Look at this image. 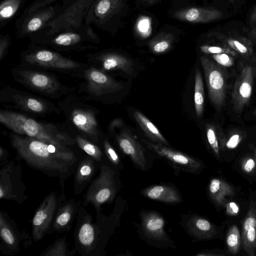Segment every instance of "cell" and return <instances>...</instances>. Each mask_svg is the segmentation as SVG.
I'll use <instances>...</instances> for the list:
<instances>
[{
	"mask_svg": "<svg viewBox=\"0 0 256 256\" xmlns=\"http://www.w3.org/2000/svg\"><path fill=\"white\" fill-rule=\"evenodd\" d=\"M9 138L18 158L31 168L58 178L62 191L64 192L66 180L74 174L84 156L70 146H57L14 132L10 134Z\"/></svg>",
	"mask_w": 256,
	"mask_h": 256,
	"instance_id": "cell-1",
	"label": "cell"
},
{
	"mask_svg": "<svg viewBox=\"0 0 256 256\" xmlns=\"http://www.w3.org/2000/svg\"><path fill=\"white\" fill-rule=\"evenodd\" d=\"M127 202L122 196H117L112 211L108 215L96 212V221L82 205L79 209L74 238L76 252L82 256H105L106 247L110 238L120 225Z\"/></svg>",
	"mask_w": 256,
	"mask_h": 256,
	"instance_id": "cell-2",
	"label": "cell"
},
{
	"mask_svg": "<svg viewBox=\"0 0 256 256\" xmlns=\"http://www.w3.org/2000/svg\"><path fill=\"white\" fill-rule=\"evenodd\" d=\"M0 122L12 132L19 135L57 146H72L76 144L74 136L60 126L40 122L22 112L1 110Z\"/></svg>",
	"mask_w": 256,
	"mask_h": 256,
	"instance_id": "cell-3",
	"label": "cell"
},
{
	"mask_svg": "<svg viewBox=\"0 0 256 256\" xmlns=\"http://www.w3.org/2000/svg\"><path fill=\"white\" fill-rule=\"evenodd\" d=\"M84 100L74 92L64 97L56 105L63 112L69 128L99 144L102 137L96 118L97 109Z\"/></svg>",
	"mask_w": 256,
	"mask_h": 256,
	"instance_id": "cell-4",
	"label": "cell"
},
{
	"mask_svg": "<svg viewBox=\"0 0 256 256\" xmlns=\"http://www.w3.org/2000/svg\"><path fill=\"white\" fill-rule=\"evenodd\" d=\"M30 43L57 52H80L96 48L90 44L100 40L90 25L84 24L76 29L48 33L40 30L29 38Z\"/></svg>",
	"mask_w": 256,
	"mask_h": 256,
	"instance_id": "cell-5",
	"label": "cell"
},
{
	"mask_svg": "<svg viewBox=\"0 0 256 256\" xmlns=\"http://www.w3.org/2000/svg\"><path fill=\"white\" fill-rule=\"evenodd\" d=\"M20 66L42 70H52L78 78L87 68L88 64L74 60L57 51L30 43L20 55Z\"/></svg>",
	"mask_w": 256,
	"mask_h": 256,
	"instance_id": "cell-6",
	"label": "cell"
},
{
	"mask_svg": "<svg viewBox=\"0 0 256 256\" xmlns=\"http://www.w3.org/2000/svg\"><path fill=\"white\" fill-rule=\"evenodd\" d=\"M120 171L106 159L84 195L82 205L90 204L96 210H101L103 205L115 200L122 187Z\"/></svg>",
	"mask_w": 256,
	"mask_h": 256,
	"instance_id": "cell-7",
	"label": "cell"
},
{
	"mask_svg": "<svg viewBox=\"0 0 256 256\" xmlns=\"http://www.w3.org/2000/svg\"><path fill=\"white\" fill-rule=\"evenodd\" d=\"M14 79L23 86L50 98H60L75 92L76 88L68 86L51 74L22 66L13 68Z\"/></svg>",
	"mask_w": 256,
	"mask_h": 256,
	"instance_id": "cell-8",
	"label": "cell"
},
{
	"mask_svg": "<svg viewBox=\"0 0 256 256\" xmlns=\"http://www.w3.org/2000/svg\"><path fill=\"white\" fill-rule=\"evenodd\" d=\"M0 103L4 108L35 116H45L62 112L57 105L32 94L4 86L0 91Z\"/></svg>",
	"mask_w": 256,
	"mask_h": 256,
	"instance_id": "cell-9",
	"label": "cell"
},
{
	"mask_svg": "<svg viewBox=\"0 0 256 256\" xmlns=\"http://www.w3.org/2000/svg\"><path fill=\"white\" fill-rule=\"evenodd\" d=\"M139 222H133L138 237L146 244L158 249H176V243L164 230L166 221L162 215L154 210L142 209Z\"/></svg>",
	"mask_w": 256,
	"mask_h": 256,
	"instance_id": "cell-10",
	"label": "cell"
},
{
	"mask_svg": "<svg viewBox=\"0 0 256 256\" xmlns=\"http://www.w3.org/2000/svg\"><path fill=\"white\" fill-rule=\"evenodd\" d=\"M80 78L84 81L78 86V93L84 94L83 98L87 100L102 102L106 96L116 93L124 88L122 84L90 64L78 77Z\"/></svg>",
	"mask_w": 256,
	"mask_h": 256,
	"instance_id": "cell-11",
	"label": "cell"
},
{
	"mask_svg": "<svg viewBox=\"0 0 256 256\" xmlns=\"http://www.w3.org/2000/svg\"><path fill=\"white\" fill-rule=\"evenodd\" d=\"M66 199L65 193L62 191L58 194L52 190L45 196L32 220L34 241L40 240L46 234H52V226L57 210Z\"/></svg>",
	"mask_w": 256,
	"mask_h": 256,
	"instance_id": "cell-12",
	"label": "cell"
},
{
	"mask_svg": "<svg viewBox=\"0 0 256 256\" xmlns=\"http://www.w3.org/2000/svg\"><path fill=\"white\" fill-rule=\"evenodd\" d=\"M22 168L20 162L9 160L0 166V198L21 204L28 198L26 187L22 180Z\"/></svg>",
	"mask_w": 256,
	"mask_h": 256,
	"instance_id": "cell-13",
	"label": "cell"
},
{
	"mask_svg": "<svg viewBox=\"0 0 256 256\" xmlns=\"http://www.w3.org/2000/svg\"><path fill=\"white\" fill-rule=\"evenodd\" d=\"M142 142L154 155L158 158L164 160L178 174L182 171L198 174L204 168V164L200 160L186 154L164 144L145 140H142Z\"/></svg>",
	"mask_w": 256,
	"mask_h": 256,
	"instance_id": "cell-14",
	"label": "cell"
},
{
	"mask_svg": "<svg viewBox=\"0 0 256 256\" xmlns=\"http://www.w3.org/2000/svg\"><path fill=\"white\" fill-rule=\"evenodd\" d=\"M64 8L56 4L36 10L25 15H20L15 22V34L18 38H29L44 28L60 14Z\"/></svg>",
	"mask_w": 256,
	"mask_h": 256,
	"instance_id": "cell-15",
	"label": "cell"
},
{
	"mask_svg": "<svg viewBox=\"0 0 256 256\" xmlns=\"http://www.w3.org/2000/svg\"><path fill=\"white\" fill-rule=\"evenodd\" d=\"M0 252L5 256H14L22 246L26 248L32 244L31 237L25 230L20 232L16 222L8 214L0 212Z\"/></svg>",
	"mask_w": 256,
	"mask_h": 256,
	"instance_id": "cell-16",
	"label": "cell"
},
{
	"mask_svg": "<svg viewBox=\"0 0 256 256\" xmlns=\"http://www.w3.org/2000/svg\"><path fill=\"white\" fill-rule=\"evenodd\" d=\"M94 0H76L42 30L52 33L76 29L82 26Z\"/></svg>",
	"mask_w": 256,
	"mask_h": 256,
	"instance_id": "cell-17",
	"label": "cell"
},
{
	"mask_svg": "<svg viewBox=\"0 0 256 256\" xmlns=\"http://www.w3.org/2000/svg\"><path fill=\"white\" fill-rule=\"evenodd\" d=\"M208 96L211 102L218 110H220L226 99V74L222 66L208 58H200Z\"/></svg>",
	"mask_w": 256,
	"mask_h": 256,
	"instance_id": "cell-18",
	"label": "cell"
},
{
	"mask_svg": "<svg viewBox=\"0 0 256 256\" xmlns=\"http://www.w3.org/2000/svg\"><path fill=\"white\" fill-rule=\"evenodd\" d=\"M115 139L120 150L128 156L136 169L146 172L152 167L154 158L148 154L130 132L124 130L116 136Z\"/></svg>",
	"mask_w": 256,
	"mask_h": 256,
	"instance_id": "cell-19",
	"label": "cell"
},
{
	"mask_svg": "<svg viewBox=\"0 0 256 256\" xmlns=\"http://www.w3.org/2000/svg\"><path fill=\"white\" fill-rule=\"evenodd\" d=\"M123 5L124 0H94L84 22L99 29H107L112 20L120 13Z\"/></svg>",
	"mask_w": 256,
	"mask_h": 256,
	"instance_id": "cell-20",
	"label": "cell"
},
{
	"mask_svg": "<svg viewBox=\"0 0 256 256\" xmlns=\"http://www.w3.org/2000/svg\"><path fill=\"white\" fill-rule=\"evenodd\" d=\"M86 56L90 65L103 72L120 70L128 74L134 72L132 60L116 52L109 50L91 52Z\"/></svg>",
	"mask_w": 256,
	"mask_h": 256,
	"instance_id": "cell-21",
	"label": "cell"
},
{
	"mask_svg": "<svg viewBox=\"0 0 256 256\" xmlns=\"http://www.w3.org/2000/svg\"><path fill=\"white\" fill-rule=\"evenodd\" d=\"M180 224L192 242L210 240L215 238L218 234L213 224L192 212L182 214Z\"/></svg>",
	"mask_w": 256,
	"mask_h": 256,
	"instance_id": "cell-22",
	"label": "cell"
},
{
	"mask_svg": "<svg viewBox=\"0 0 256 256\" xmlns=\"http://www.w3.org/2000/svg\"><path fill=\"white\" fill-rule=\"evenodd\" d=\"M253 76L251 66L244 67L236 80L232 92L234 110L240 113L250 98L252 90Z\"/></svg>",
	"mask_w": 256,
	"mask_h": 256,
	"instance_id": "cell-23",
	"label": "cell"
},
{
	"mask_svg": "<svg viewBox=\"0 0 256 256\" xmlns=\"http://www.w3.org/2000/svg\"><path fill=\"white\" fill-rule=\"evenodd\" d=\"M82 202L81 200L70 198L66 199L60 204L53 221L52 234L54 232L62 233L70 230Z\"/></svg>",
	"mask_w": 256,
	"mask_h": 256,
	"instance_id": "cell-24",
	"label": "cell"
},
{
	"mask_svg": "<svg viewBox=\"0 0 256 256\" xmlns=\"http://www.w3.org/2000/svg\"><path fill=\"white\" fill-rule=\"evenodd\" d=\"M100 164L89 156L79 162L74 173V190L76 195L82 193L98 174Z\"/></svg>",
	"mask_w": 256,
	"mask_h": 256,
	"instance_id": "cell-25",
	"label": "cell"
},
{
	"mask_svg": "<svg viewBox=\"0 0 256 256\" xmlns=\"http://www.w3.org/2000/svg\"><path fill=\"white\" fill-rule=\"evenodd\" d=\"M140 194L150 200L168 204H178L182 202L180 190L171 184L162 183L151 185L142 190Z\"/></svg>",
	"mask_w": 256,
	"mask_h": 256,
	"instance_id": "cell-26",
	"label": "cell"
},
{
	"mask_svg": "<svg viewBox=\"0 0 256 256\" xmlns=\"http://www.w3.org/2000/svg\"><path fill=\"white\" fill-rule=\"evenodd\" d=\"M174 16L191 22H208L222 18L224 14L222 11L216 8H191L176 12Z\"/></svg>",
	"mask_w": 256,
	"mask_h": 256,
	"instance_id": "cell-27",
	"label": "cell"
},
{
	"mask_svg": "<svg viewBox=\"0 0 256 256\" xmlns=\"http://www.w3.org/2000/svg\"><path fill=\"white\" fill-rule=\"evenodd\" d=\"M242 247L248 254L255 255L256 250V204H251L242 230Z\"/></svg>",
	"mask_w": 256,
	"mask_h": 256,
	"instance_id": "cell-28",
	"label": "cell"
},
{
	"mask_svg": "<svg viewBox=\"0 0 256 256\" xmlns=\"http://www.w3.org/2000/svg\"><path fill=\"white\" fill-rule=\"evenodd\" d=\"M209 36L215 38L244 57L248 58L252 54V43L246 37L232 34H226L220 32H211Z\"/></svg>",
	"mask_w": 256,
	"mask_h": 256,
	"instance_id": "cell-29",
	"label": "cell"
},
{
	"mask_svg": "<svg viewBox=\"0 0 256 256\" xmlns=\"http://www.w3.org/2000/svg\"><path fill=\"white\" fill-rule=\"evenodd\" d=\"M208 193L212 201L218 206H225L227 197L234 194V188L225 181L218 178H213L208 186Z\"/></svg>",
	"mask_w": 256,
	"mask_h": 256,
	"instance_id": "cell-30",
	"label": "cell"
},
{
	"mask_svg": "<svg viewBox=\"0 0 256 256\" xmlns=\"http://www.w3.org/2000/svg\"><path fill=\"white\" fill-rule=\"evenodd\" d=\"M133 116L150 142L167 146H169L168 140L158 129L143 114L139 111H135L133 114Z\"/></svg>",
	"mask_w": 256,
	"mask_h": 256,
	"instance_id": "cell-31",
	"label": "cell"
},
{
	"mask_svg": "<svg viewBox=\"0 0 256 256\" xmlns=\"http://www.w3.org/2000/svg\"><path fill=\"white\" fill-rule=\"evenodd\" d=\"M0 28L12 21L28 0H0Z\"/></svg>",
	"mask_w": 256,
	"mask_h": 256,
	"instance_id": "cell-32",
	"label": "cell"
},
{
	"mask_svg": "<svg viewBox=\"0 0 256 256\" xmlns=\"http://www.w3.org/2000/svg\"><path fill=\"white\" fill-rule=\"evenodd\" d=\"M76 144L78 148L88 156L92 158L97 162L101 164L106 160L102 149L99 144L79 135L74 136Z\"/></svg>",
	"mask_w": 256,
	"mask_h": 256,
	"instance_id": "cell-33",
	"label": "cell"
},
{
	"mask_svg": "<svg viewBox=\"0 0 256 256\" xmlns=\"http://www.w3.org/2000/svg\"><path fill=\"white\" fill-rule=\"evenodd\" d=\"M68 244L66 240V236L56 239L49 246L40 256H74L76 252L74 248L72 250L68 249Z\"/></svg>",
	"mask_w": 256,
	"mask_h": 256,
	"instance_id": "cell-34",
	"label": "cell"
},
{
	"mask_svg": "<svg viewBox=\"0 0 256 256\" xmlns=\"http://www.w3.org/2000/svg\"><path fill=\"white\" fill-rule=\"evenodd\" d=\"M204 101V88L201 72L198 68L196 70L194 102L196 116L200 118L203 113Z\"/></svg>",
	"mask_w": 256,
	"mask_h": 256,
	"instance_id": "cell-35",
	"label": "cell"
},
{
	"mask_svg": "<svg viewBox=\"0 0 256 256\" xmlns=\"http://www.w3.org/2000/svg\"><path fill=\"white\" fill-rule=\"evenodd\" d=\"M99 145L102 149L106 159L114 167L121 170L124 164L114 148L106 138H101Z\"/></svg>",
	"mask_w": 256,
	"mask_h": 256,
	"instance_id": "cell-36",
	"label": "cell"
},
{
	"mask_svg": "<svg viewBox=\"0 0 256 256\" xmlns=\"http://www.w3.org/2000/svg\"><path fill=\"white\" fill-rule=\"evenodd\" d=\"M226 242L228 252L232 254H237L240 250L242 239L236 226L233 225L228 230Z\"/></svg>",
	"mask_w": 256,
	"mask_h": 256,
	"instance_id": "cell-37",
	"label": "cell"
},
{
	"mask_svg": "<svg viewBox=\"0 0 256 256\" xmlns=\"http://www.w3.org/2000/svg\"><path fill=\"white\" fill-rule=\"evenodd\" d=\"M76 0H35L23 11L21 15H25L36 10L52 4L57 1H60L62 7L65 9L73 4Z\"/></svg>",
	"mask_w": 256,
	"mask_h": 256,
	"instance_id": "cell-38",
	"label": "cell"
},
{
	"mask_svg": "<svg viewBox=\"0 0 256 256\" xmlns=\"http://www.w3.org/2000/svg\"><path fill=\"white\" fill-rule=\"evenodd\" d=\"M172 42V36L170 34H166L152 40L150 44V46L154 52L161 54L166 52L170 48Z\"/></svg>",
	"mask_w": 256,
	"mask_h": 256,
	"instance_id": "cell-39",
	"label": "cell"
},
{
	"mask_svg": "<svg viewBox=\"0 0 256 256\" xmlns=\"http://www.w3.org/2000/svg\"><path fill=\"white\" fill-rule=\"evenodd\" d=\"M202 52L206 54H226L232 56H237V52L222 43L220 46L204 45L200 46Z\"/></svg>",
	"mask_w": 256,
	"mask_h": 256,
	"instance_id": "cell-40",
	"label": "cell"
},
{
	"mask_svg": "<svg viewBox=\"0 0 256 256\" xmlns=\"http://www.w3.org/2000/svg\"><path fill=\"white\" fill-rule=\"evenodd\" d=\"M136 30L142 37H148L150 34L152 30L150 18L147 16H141L136 22Z\"/></svg>",
	"mask_w": 256,
	"mask_h": 256,
	"instance_id": "cell-41",
	"label": "cell"
},
{
	"mask_svg": "<svg viewBox=\"0 0 256 256\" xmlns=\"http://www.w3.org/2000/svg\"><path fill=\"white\" fill-rule=\"evenodd\" d=\"M206 135L208 142L217 156H220L219 146L214 126L208 124L206 126Z\"/></svg>",
	"mask_w": 256,
	"mask_h": 256,
	"instance_id": "cell-42",
	"label": "cell"
},
{
	"mask_svg": "<svg viewBox=\"0 0 256 256\" xmlns=\"http://www.w3.org/2000/svg\"><path fill=\"white\" fill-rule=\"evenodd\" d=\"M10 44L11 39L9 34H0V60L7 54Z\"/></svg>",
	"mask_w": 256,
	"mask_h": 256,
	"instance_id": "cell-43",
	"label": "cell"
},
{
	"mask_svg": "<svg viewBox=\"0 0 256 256\" xmlns=\"http://www.w3.org/2000/svg\"><path fill=\"white\" fill-rule=\"evenodd\" d=\"M212 57L217 64L224 66L230 67L234 64L232 56L226 54H214Z\"/></svg>",
	"mask_w": 256,
	"mask_h": 256,
	"instance_id": "cell-44",
	"label": "cell"
},
{
	"mask_svg": "<svg viewBox=\"0 0 256 256\" xmlns=\"http://www.w3.org/2000/svg\"><path fill=\"white\" fill-rule=\"evenodd\" d=\"M242 137L238 134H233L226 143V146L228 148H234L241 141Z\"/></svg>",
	"mask_w": 256,
	"mask_h": 256,
	"instance_id": "cell-45",
	"label": "cell"
},
{
	"mask_svg": "<svg viewBox=\"0 0 256 256\" xmlns=\"http://www.w3.org/2000/svg\"><path fill=\"white\" fill-rule=\"evenodd\" d=\"M226 212L227 214L230 216H236L239 212V207L234 202H230L226 204Z\"/></svg>",
	"mask_w": 256,
	"mask_h": 256,
	"instance_id": "cell-46",
	"label": "cell"
},
{
	"mask_svg": "<svg viewBox=\"0 0 256 256\" xmlns=\"http://www.w3.org/2000/svg\"><path fill=\"white\" fill-rule=\"evenodd\" d=\"M8 151L2 146H0V166L6 164L8 162Z\"/></svg>",
	"mask_w": 256,
	"mask_h": 256,
	"instance_id": "cell-47",
	"label": "cell"
},
{
	"mask_svg": "<svg viewBox=\"0 0 256 256\" xmlns=\"http://www.w3.org/2000/svg\"><path fill=\"white\" fill-rule=\"evenodd\" d=\"M256 166V163L254 159H248L243 166L244 170L246 172H251Z\"/></svg>",
	"mask_w": 256,
	"mask_h": 256,
	"instance_id": "cell-48",
	"label": "cell"
},
{
	"mask_svg": "<svg viewBox=\"0 0 256 256\" xmlns=\"http://www.w3.org/2000/svg\"><path fill=\"white\" fill-rule=\"evenodd\" d=\"M249 24L251 27L256 26V5L250 14Z\"/></svg>",
	"mask_w": 256,
	"mask_h": 256,
	"instance_id": "cell-49",
	"label": "cell"
},
{
	"mask_svg": "<svg viewBox=\"0 0 256 256\" xmlns=\"http://www.w3.org/2000/svg\"><path fill=\"white\" fill-rule=\"evenodd\" d=\"M248 36L252 42H256V26L252 27L248 33Z\"/></svg>",
	"mask_w": 256,
	"mask_h": 256,
	"instance_id": "cell-50",
	"label": "cell"
},
{
	"mask_svg": "<svg viewBox=\"0 0 256 256\" xmlns=\"http://www.w3.org/2000/svg\"><path fill=\"white\" fill-rule=\"evenodd\" d=\"M236 0H228V1L231 3V4H234L235 2L236 1Z\"/></svg>",
	"mask_w": 256,
	"mask_h": 256,
	"instance_id": "cell-51",
	"label": "cell"
},
{
	"mask_svg": "<svg viewBox=\"0 0 256 256\" xmlns=\"http://www.w3.org/2000/svg\"><path fill=\"white\" fill-rule=\"evenodd\" d=\"M145 0L150 2H153L155 1L156 0Z\"/></svg>",
	"mask_w": 256,
	"mask_h": 256,
	"instance_id": "cell-52",
	"label": "cell"
},
{
	"mask_svg": "<svg viewBox=\"0 0 256 256\" xmlns=\"http://www.w3.org/2000/svg\"><path fill=\"white\" fill-rule=\"evenodd\" d=\"M254 114L256 116V110L254 111Z\"/></svg>",
	"mask_w": 256,
	"mask_h": 256,
	"instance_id": "cell-53",
	"label": "cell"
}]
</instances>
